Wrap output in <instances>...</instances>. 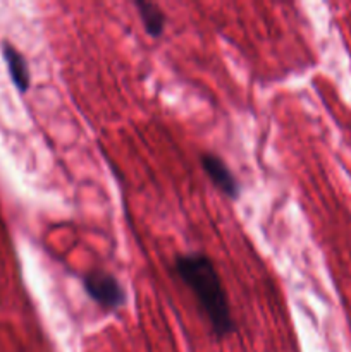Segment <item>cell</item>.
Listing matches in <instances>:
<instances>
[{
    "label": "cell",
    "instance_id": "obj_1",
    "mask_svg": "<svg viewBox=\"0 0 351 352\" xmlns=\"http://www.w3.org/2000/svg\"><path fill=\"white\" fill-rule=\"evenodd\" d=\"M174 274L198 301L210 329L217 337H227L236 330L231 316L229 299L215 265L203 253L179 254L174 260Z\"/></svg>",
    "mask_w": 351,
    "mask_h": 352
},
{
    "label": "cell",
    "instance_id": "obj_2",
    "mask_svg": "<svg viewBox=\"0 0 351 352\" xmlns=\"http://www.w3.org/2000/svg\"><path fill=\"white\" fill-rule=\"evenodd\" d=\"M83 287L88 298L105 311H116L126 305V291L114 275L93 270L83 277Z\"/></svg>",
    "mask_w": 351,
    "mask_h": 352
},
{
    "label": "cell",
    "instance_id": "obj_3",
    "mask_svg": "<svg viewBox=\"0 0 351 352\" xmlns=\"http://www.w3.org/2000/svg\"><path fill=\"white\" fill-rule=\"evenodd\" d=\"M200 164L202 168L205 170V174L209 175L210 181L231 199H237L241 195V184L236 179V175L233 174L229 167L226 165V162L219 157V155L213 153H203L200 157Z\"/></svg>",
    "mask_w": 351,
    "mask_h": 352
},
{
    "label": "cell",
    "instance_id": "obj_4",
    "mask_svg": "<svg viewBox=\"0 0 351 352\" xmlns=\"http://www.w3.org/2000/svg\"><path fill=\"white\" fill-rule=\"evenodd\" d=\"M2 54L7 69H9V76L12 79L16 89L19 93H26L31 86V72L24 55L10 43H3Z\"/></svg>",
    "mask_w": 351,
    "mask_h": 352
},
{
    "label": "cell",
    "instance_id": "obj_5",
    "mask_svg": "<svg viewBox=\"0 0 351 352\" xmlns=\"http://www.w3.org/2000/svg\"><path fill=\"white\" fill-rule=\"evenodd\" d=\"M133 6L138 10V16L143 23L148 36L160 38L165 31V24H167V17H165L164 10L157 3L148 2V0H134Z\"/></svg>",
    "mask_w": 351,
    "mask_h": 352
}]
</instances>
